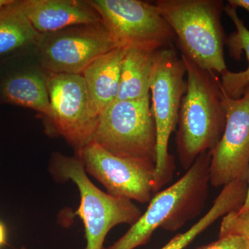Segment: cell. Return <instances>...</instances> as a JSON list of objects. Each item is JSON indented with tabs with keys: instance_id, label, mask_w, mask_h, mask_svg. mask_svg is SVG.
Wrapping results in <instances>:
<instances>
[{
	"instance_id": "12",
	"label": "cell",
	"mask_w": 249,
	"mask_h": 249,
	"mask_svg": "<svg viewBox=\"0 0 249 249\" xmlns=\"http://www.w3.org/2000/svg\"><path fill=\"white\" fill-rule=\"evenodd\" d=\"M36 47L0 60V102L34 109L45 119L50 112L49 72Z\"/></svg>"
},
{
	"instance_id": "21",
	"label": "cell",
	"mask_w": 249,
	"mask_h": 249,
	"mask_svg": "<svg viewBox=\"0 0 249 249\" xmlns=\"http://www.w3.org/2000/svg\"><path fill=\"white\" fill-rule=\"evenodd\" d=\"M228 4L235 9H243L249 13V0H229Z\"/></svg>"
},
{
	"instance_id": "10",
	"label": "cell",
	"mask_w": 249,
	"mask_h": 249,
	"mask_svg": "<svg viewBox=\"0 0 249 249\" xmlns=\"http://www.w3.org/2000/svg\"><path fill=\"white\" fill-rule=\"evenodd\" d=\"M48 88L50 112L44 119L46 124L77 154L93 142L98 119L90 116L84 78L49 72Z\"/></svg>"
},
{
	"instance_id": "17",
	"label": "cell",
	"mask_w": 249,
	"mask_h": 249,
	"mask_svg": "<svg viewBox=\"0 0 249 249\" xmlns=\"http://www.w3.org/2000/svg\"><path fill=\"white\" fill-rule=\"evenodd\" d=\"M247 186L240 180H235L222 188L211 209L186 232L178 233L160 249H183L198 235L211 227L219 218L237 211L247 197Z\"/></svg>"
},
{
	"instance_id": "20",
	"label": "cell",
	"mask_w": 249,
	"mask_h": 249,
	"mask_svg": "<svg viewBox=\"0 0 249 249\" xmlns=\"http://www.w3.org/2000/svg\"><path fill=\"white\" fill-rule=\"evenodd\" d=\"M196 249H249V248L247 242L242 237L235 235H227L219 237L217 240Z\"/></svg>"
},
{
	"instance_id": "3",
	"label": "cell",
	"mask_w": 249,
	"mask_h": 249,
	"mask_svg": "<svg viewBox=\"0 0 249 249\" xmlns=\"http://www.w3.org/2000/svg\"><path fill=\"white\" fill-rule=\"evenodd\" d=\"M155 4L175 34L182 55L203 70L220 75L228 70L224 1L157 0Z\"/></svg>"
},
{
	"instance_id": "13",
	"label": "cell",
	"mask_w": 249,
	"mask_h": 249,
	"mask_svg": "<svg viewBox=\"0 0 249 249\" xmlns=\"http://www.w3.org/2000/svg\"><path fill=\"white\" fill-rule=\"evenodd\" d=\"M20 5L39 34L102 22L88 0H20Z\"/></svg>"
},
{
	"instance_id": "19",
	"label": "cell",
	"mask_w": 249,
	"mask_h": 249,
	"mask_svg": "<svg viewBox=\"0 0 249 249\" xmlns=\"http://www.w3.org/2000/svg\"><path fill=\"white\" fill-rule=\"evenodd\" d=\"M235 235L245 240L249 248V211H232L222 217L219 237Z\"/></svg>"
},
{
	"instance_id": "14",
	"label": "cell",
	"mask_w": 249,
	"mask_h": 249,
	"mask_svg": "<svg viewBox=\"0 0 249 249\" xmlns=\"http://www.w3.org/2000/svg\"><path fill=\"white\" fill-rule=\"evenodd\" d=\"M126 47H118L103 54L82 73L86 85L90 116L98 119L115 101L120 85L121 64Z\"/></svg>"
},
{
	"instance_id": "9",
	"label": "cell",
	"mask_w": 249,
	"mask_h": 249,
	"mask_svg": "<svg viewBox=\"0 0 249 249\" xmlns=\"http://www.w3.org/2000/svg\"><path fill=\"white\" fill-rule=\"evenodd\" d=\"M85 171L106 188L108 194L146 204L154 191L155 163L147 159L113 155L92 142L76 154Z\"/></svg>"
},
{
	"instance_id": "24",
	"label": "cell",
	"mask_w": 249,
	"mask_h": 249,
	"mask_svg": "<svg viewBox=\"0 0 249 249\" xmlns=\"http://www.w3.org/2000/svg\"><path fill=\"white\" fill-rule=\"evenodd\" d=\"M13 0H0V7L5 6V5L9 4Z\"/></svg>"
},
{
	"instance_id": "18",
	"label": "cell",
	"mask_w": 249,
	"mask_h": 249,
	"mask_svg": "<svg viewBox=\"0 0 249 249\" xmlns=\"http://www.w3.org/2000/svg\"><path fill=\"white\" fill-rule=\"evenodd\" d=\"M224 13L235 27V31L228 36L226 42L229 54L235 60H240L245 52L248 60V67L245 71L232 72L228 70L221 74V83L226 93L229 97L239 98L249 86V29L237 14V9L228 3L224 6Z\"/></svg>"
},
{
	"instance_id": "2",
	"label": "cell",
	"mask_w": 249,
	"mask_h": 249,
	"mask_svg": "<svg viewBox=\"0 0 249 249\" xmlns=\"http://www.w3.org/2000/svg\"><path fill=\"white\" fill-rule=\"evenodd\" d=\"M211 154H201L182 178L156 193L146 211L119 240L106 249H135L145 245L159 228L176 231L204 207L209 182Z\"/></svg>"
},
{
	"instance_id": "16",
	"label": "cell",
	"mask_w": 249,
	"mask_h": 249,
	"mask_svg": "<svg viewBox=\"0 0 249 249\" xmlns=\"http://www.w3.org/2000/svg\"><path fill=\"white\" fill-rule=\"evenodd\" d=\"M155 52L135 46L126 47L121 64L119 92L114 101L140 99L150 96Z\"/></svg>"
},
{
	"instance_id": "5",
	"label": "cell",
	"mask_w": 249,
	"mask_h": 249,
	"mask_svg": "<svg viewBox=\"0 0 249 249\" xmlns=\"http://www.w3.org/2000/svg\"><path fill=\"white\" fill-rule=\"evenodd\" d=\"M186 76L184 63L175 49L170 47L155 52L150 88L157 129L155 193L173 178L175 163L168 152V143L178 124L181 100L186 90Z\"/></svg>"
},
{
	"instance_id": "6",
	"label": "cell",
	"mask_w": 249,
	"mask_h": 249,
	"mask_svg": "<svg viewBox=\"0 0 249 249\" xmlns=\"http://www.w3.org/2000/svg\"><path fill=\"white\" fill-rule=\"evenodd\" d=\"M93 142L113 155L155 163L157 129L150 96L109 105L98 117Z\"/></svg>"
},
{
	"instance_id": "23",
	"label": "cell",
	"mask_w": 249,
	"mask_h": 249,
	"mask_svg": "<svg viewBox=\"0 0 249 249\" xmlns=\"http://www.w3.org/2000/svg\"><path fill=\"white\" fill-rule=\"evenodd\" d=\"M240 211H249V172L248 177V189H247V197H246L245 203L242 205V207L239 209Z\"/></svg>"
},
{
	"instance_id": "4",
	"label": "cell",
	"mask_w": 249,
	"mask_h": 249,
	"mask_svg": "<svg viewBox=\"0 0 249 249\" xmlns=\"http://www.w3.org/2000/svg\"><path fill=\"white\" fill-rule=\"evenodd\" d=\"M49 169L57 181H71L79 191L80 204L75 215L84 224L85 249H103L109 231L120 224L132 226L142 214L132 201L111 196L95 186L76 155L53 153Z\"/></svg>"
},
{
	"instance_id": "11",
	"label": "cell",
	"mask_w": 249,
	"mask_h": 249,
	"mask_svg": "<svg viewBox=\"0 0 249 249\" xmlns=\"http://www.w3.org/2000/svg\"><path fill=\"white\" fill-rule=\"evenodd\" d=\"M223 98L225 127L220 141L209 152V182L214 188L234 180H248L249 172V86L239 98L229 97L223 89Z\"/></svg>"
},
{
	"instance_id": "1",
	"label": "cell",
	"mask_w": 249,
	"mask_h": 249,
	"mask_svg": "<svg viewBox=\"0 0 249 249\" xmlns=\"http://www.w3.org/2000/svg\"><path fill=\"white\" fill-rule=\"evenodd\" d=\"M186 71V90L181 100L177 132V153L188 170L199 155L213 150L222 138L227 114L221 80L181 54Z\"/></svg>"
},
{
	"instance_id": "7",
	"label": "cell",
	"mask_w": 249,
	"mask_h": 249,
	"mask_svg": "<svg viewBox=\"0 0 249 249\" xmlns=\"http://www.w3.org/2000/svg\"><path fill=\"white\" fill-rule=\"evenodd\" d=\"M118 47L101 22L40 34L36 49L49 73L82 74L96 58Z\"/></svg>"
},
{
	"instance_id": "15",
	"label": "cell",
	"mask_w": 249,
	"mask_h": 249,
	"mask_svg": "<svg viewBox=\"0 0 249 249\" xmlns=\"http://www.w3.org/2000/svg\"><path fill=\"white\" fill-rule=\"evenodd\" d=\"M40 34L24 14L20 0L0 7V60L34 48Z\"/></svg>"
},
{
	"instance_id": "8",
	"label": "cell",
	"mask_w": 249,
	"mask_h": 249,
	"mask_svg": "<svg viewBox=\"0 0 249 249\" xmlns=\"http://www.w3.org/2000/svg\"><path fill=\"white\" fill-rule=\"evenodd\" d=\"M120 47L150 52L171 47L175 36L155 3L140 0H88Z\"/></svg>"
},
{
	"instance_id": "25",
	"label": "cell",
	"mask_w": 249,
	"mask_h": 249,
	"mask_svg": "<svg viewBox=\"0 0 249 249\" xmlns=\"http://www.w3.org/2000/svg\"><path fill=\"white\" fill-rule=\"evenodd\" d=\"M20 249H27V248H26L25 247H22Z\"/></svg>"
},
{
	"instance_id": "22",
	"label": "cell",
	"mask_w": 249,
	"mask_h": 249,
	"mask_svg": "<svg viewBox=\"0 0 249 249\" xmlns=\"http://www.w3.org/2000/svg\"><path fill=\"white\" fill-rule=\"evenodd\" d=\"M7 241V231L4 223L0 221V248L6 245Z\"/></svg>"
}]
</instances>
